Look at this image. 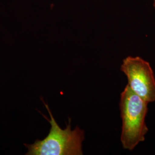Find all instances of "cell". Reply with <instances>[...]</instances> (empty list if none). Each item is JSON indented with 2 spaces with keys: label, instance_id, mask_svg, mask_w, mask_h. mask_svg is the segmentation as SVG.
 <instances>
[{
  "label": "cell",
  "instance_id": "cell-4",
  "mask_svg": "<svg viewBox=\"0 0 155 155\" xmlns=\"http://www.w3.org/2000/svg\"><path fill=\"white\" fill-rule=\"evenodd\" d=\"M153 6H154V8H155V0H153Z\"/></svg>",
  "mask_w": 155,
  "mask_h": 155
},
{
  "label": "cell",
  "instance_id": "cell-2",
  "mask_svg": "<svg viewBox=\"0 0 155 155\" xmlns=\"http://www.w3.org/2000/svg\"><path fill=\"white\" fill-rule=\"evenodd\" d=\"M148 103L127 85L121 94L120 109L122 118L121 142L125 150H132L144 141L148 128L145 118Z\"/></svg>",
  "mask_w": 155,
  "mask_h": 155
},
{
  "label": "cell",
  "instance_id": "cell-1",
  "mask_svg": "<svg viewBox=\"0 0 155 155\" xmlns=\"http://www.w3.org/2000/svg\"><path fill=\"white\" fill-rule=\"evenodd\" d=\"M41 100L50 114L48 119L43 114V116L51 125L50 132L43 140L36 139L33 144H24L27 148L26 155H82V143L84 132L77 126L71 129V120L65 129H61L56 121L48 105Z\"/></svg>",
  "mask_w": 155,
  "mask_h": 155
},
{
  "label": "cell",
  "instance_id": "cell-3",
  "mask_svg": "<svg viewBox=\"0 0 155 155\" xmlns=\"http://www.w3.org/2000/svg\"><path fill=\"white\" fill-rule=\"evenodd\" d=\"M120 70L133 91L148 104L155 102V74L149 62L139 56H129L123 60Z\"/></svg>",
  "mask_w": 155,
  "mask_h": 155
}]
</instances>
